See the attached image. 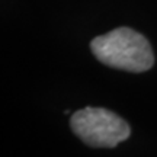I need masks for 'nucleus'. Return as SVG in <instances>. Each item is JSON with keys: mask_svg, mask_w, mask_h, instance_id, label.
<instances>
[{"mask_svg": "<svg viewBox=\"0 0 157 157\" xmlns=\"http://www.w3.org/2000/svg\"><path fill=\"white\" fill-rule=\"evenodd\" d=\"M90 50L101 63L118 70L143 73L154 64L150 42L131 28H117L96 36L90 42Z\"/></svg>", "mask_w": 157, "mask_h": 157, "instance_id": "f257e3e1", "label": "nucleus"}, {"mask_svg": "<svg viewBox=\"0 0 157 157\" xmlns=\"http://www.w3.org/2000/svg\"><path fill=\"white\" fill-rule=\"evenodd\" d=\"M73 132L84 144L95 148H113L131 134L122 118L105 108H83L71 115Z\"/></svg>", "mask_w": 157, "mask_h": 157, "instance_id": "f03ea898", "label": "nucleus"}]
</instances>
